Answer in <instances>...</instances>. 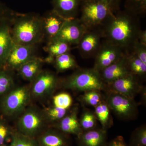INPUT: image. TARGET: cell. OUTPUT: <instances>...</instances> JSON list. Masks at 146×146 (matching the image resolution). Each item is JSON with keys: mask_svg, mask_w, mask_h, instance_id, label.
Masks as SVG:
<instances>
[{"mask_svg": "<svg viewBox=\"0 0 146 146\" xmlns=\"http://www.w3.org/2000/svg\"><path fill=\"white\" fill-rule=\"evenodd\" d=\"M104 39L127 52L141 29L138 16L125 10L115 12L100 29Z\"/></svg>", "mask_w": 146, "mask_h": 146, "instance_id": "6da1fadb", "label": "cell"}, {"mask_svg": "<svg viewBox=\"0 0 146 146\" xmlns=\"http://www.w3.org/2000/svg\"><path fill=\"white\" fill-rule=\"evenodd\" d=\"M11 21V33L15 44L37 45L44 40L42 17L39 15L15 12Z\"/></svg>", "mask_w": 146, "mask_h": 146, "instance_id": "7a4b0ae2", "label": "cell"}, {"mask_svg": "<svg viewBox=\"0 0 146 146\" xmlns=\"http://www.w3.org/2000/svg\"><path fill=\"white\" fill-rule=\"evenodd\" d=\"M60 87L76 92L107 91L99 72L93 68H80L66 78L61 79Z\"/></svg>", "mask_w": 146, "mask_h": 146, "instance_id": "3957f363", "label": "cell"}, {"mask_svg": "<svg viewBox=\"0 0 146 146\" xmlns=\"http://www.w3.org/2000/svg\"><path fill=\"white\" fill-rule=\"evenodd\" d=\"M80 9V20L88 30L101 28L118 11L107 4L96 0H83Z\"/></svg>", "mask_w": 146, "mask_h": 146, "instance_id": "277c9868", "label": "cell"}, {"mask_svg": "<svg viewBox=\"0 0 146 146\" xmlns=\"http://www.w3.org/2000/svg\"><path fill=\"white\" fill-rule=\"evenodd\" d=\"M32 100L29 86H15L0 100V116L6 119L18 118Z\"/></svg>", "mask_w": 146, "mask_h": 146, "instance_id": "5b68a950", "label": "cell"}, {"mask_svg": "<svg viewBox=\"0 0 146 146\" xmlns=\"http://www.w3.org/2000/svg\"><path fill=\"white\" fill-rule=\"evenodd\" d=\"M17 119L16 130L33 138H36L48 125L43 110L35 106H29Z\"/></svg>", "mask_w": 146, "mask_h": 146, "instance_id": "8992f818", "label": "cell"}, {"mask_svg": "<svg viewBox=\"0 0 146 146\" xmlns=\"http://www.w3.org/2000/svg\"><path fill=\"white\" fill-rule=\"evenodd\" d=\"M29 86L32 99L43 100L49 98L60 87L61 79L56 73L42 70Z\"/></svg>", "mask_w": 146, "mask_h": 146, "instance_id": "52a82bcc", "label": "cell"}, {"mask_svg": "<svg viewBox=\"0 0 146 146\" xmlns=\"http://www.w3.org/2000/svg\"><path fill=\"white\" fill-rule=\"evenodd\" d=\"M106 100L111 111L121 119L129 121L138 116V105L134 99L108 91Z\"/></svg>", "mask_w": 146, "mask_h": 146, "instance_id": "ba28073f", "label": "cell"}, {"mask_svg": "<svg viewBox=\"0 0 146 146\" xmlns=\"http://www.w3.org/2000/svg\"><path fill=\"white\" fill-rule=\"evenodd\" d=\"M125 54V52L120 47L104 39L95 56L93 68L99 72L117 61Z\"/></svg>", "mask_w": 146, "mask_h": 146, "instance_id": "9c48e42d", "label": "cell"}, {"mask_svg": "<svg viewBox=\"0 0 146 146\" xmlns=\"http://www.w3.org/2000/svg\"><path fill=\"white\" fill-rule=\"evenodd\" d=\"M37 45L14 44L4 65L3 69L14 72L36 56Z\"/></svg>", "mask_w": 146, "mask_h": 146, "instance_id": "30bf717a", "label": "cell"}, {"mask_svg": "<svg viewBox=\"0 0 146 146\" xmlns=\"http://www.w3.org/2000/svg\"><path fill=\"white\" fill-rule=\"evenodd\" d=\"M87 30L79 18L67 20L56 36L51 41L57 40L71 46H77Z\"/></svg>", "mask_w": 146, "mask_h": 146, "instance_id": "8fae6325", "label": "cell"}, {"mask_svg": "<svg viewBox=\"0 0 146 146\" xmlns=\"http://www.w3.org/2000/svg\"><path fill=\"white\" fill-rule=\"evenodd\" d=\"M107 85V91L133 99L145 88L141 84V79L131 74Z\"/></svg>", "mask_w": 146, "mask_h": 146, "instance_id": "7c38bea8", "label": "cell"}, {"mask_svg": "<svg viewBox=\"0 0 146 146\" xmlns=\"http://www.w3.org/2000/svg\"><path fill=\"white\" fill-rule=\"evenodd\" d=\"M102 39L103 38L100 29H87L77 45L82 57L95 58L100 47Z\"/></svg>", "mask_w": 146, "mask_h": 146, "instance_id": "4fadbf2b", "label": "cell"}, {"mask_svg": "<svg viewBox=\"0 0 146 146\" xmlns=\"http://www.w3.org/2000/svg\"><path fill=\"white\" fill-rule=\"evenodd\" d=\"M13 16L0 21V69L3 68L7 58L15 44L11 33V20Z\"/></svg>", "mask_w": 146, "mask_h": 146, "instance_id": "5bb4252c", "label": "cell"}, {"mask_svg": "<svg viewBox=\"0 0 146 146\" xmlns=\"http://www.w3.org/2000/svg\"><path fill=\"white\" fill-rule=\"evenodd\" d=\"M52 9L42 17V26L44 39L47 42L54 39L66 21Z\"/></svg>", "mask_w": 146, "mask_h": 146, "instance_id": "9a60e30c", "label": "cell"}, {"mask_svg": "<svg viewBox=\"0 0 146 146\" xmlns=\"http://www.w3.org/2000/svg\"><path fill=\"white\" fill-rule=\"evenodd\" d=\"M78 108L76 106L70 110L68 113L52 127L66 134L79 136L83 132L78 119Z\"/></svg>", "mask_w": 146, "mask_h": 146, "instance_id": "2e32d148", "label": "cell"}, {"mask_svg": "<svg viewBox=\"0 0 146 146\" xmlns=\"http://www.w3.org/2000/svg\"><path fill=\"white\" fill-rule=\"evenodd\" d=\"M103 81L106 85L130 74L126 63L125 54L117 61L99 72Z\"/></svg>", "mask_w": 146, "mask_h": 146, "instance_id": "e0dca14e", "label": "cell"}, {"mask_svg": "<svg viewBox=\"0 0 146 146\" xmlns=\"http://www.w3.org/2000/svg\"><path fill=\"white\" fill-rule=\"evenodd\" d=\"M39 146H69L68 134L54 128H47L36 138Z\"/></svg>", "mask_w": 146, "mask_h": 146, "instance_id": "ac0fdd59", "label": "cell"}, {"mask_svg": "<svg viewBox=\"0 0 146 146\" xmlns=\"http://www.w3.org/2000/svg\"><path fill=\"white\" fill-rule=\"evenodd\" d=\"M83 0H52V10L66 20L77 18Z\"/></svg>", "mask_w": 146, "mask_h": 146, "instance_id": "d6986e66", "label": "cell"}, {"mask_svg": "<svg viewBox=\"0 0 146 146\" xmlns=\"http://www.w3.org/2000/svg\"><path fill=\"white\" fill-rule=\"evenodd\" d=\"M106 139L107 130L102 128L84 131L77 136L79 146H104Z\"/></svg>", "mask_w": 146, "mask_h": 146, "instance_id": "ffe728a7", "label": "cell"}, {"mask_svg": "<svg viewBox=\"0 0 146 146\" xmlns=\"http://www.w3.org/2000/svg\"><path fill=\"white\" fill-rule=\"evenodd\" d=\"M44 63V59L36 56L22 65L17 72L22 78L31 82L43 70Z\"/></svg>", "mask_w": 146, "mask_h": 146, "instance_id": "44dd1931", "label": "cell"}, {"mask_svg": "<svg viewBox=\"0 0 146 146\" xmlns=\"http://www.w3.org/2000/svg\"><path fill=\"white\" fill-rule=\"evenodd\" d=\"M71 45L60 41H52L47 42L44 48L48 56L44 59L45 63L52 64L55 58L60 55L69 52L72 49Z\"/></svg>", "mask_w": 146, "mask_h": 146, "instance_id": "7402d4cb", "label": "cell"}, {"mask_svg": "<svg viewBox=\"0 0 146 146\" xmlns=\"http://www.w3.org/2000/svg\"><path fill=\"white\" fill-rule=\"evenodd\" d=\"M126 63L130 74L140 79L145 77L146 64L138 57L129 52H125Z\"/></svg>", "mask_w": 146, "mask_h": 146, "instance_id": "603a6c76", "label": "cell"}, {"mask_svg": "<svg viewBox=\"0 0 146 146\" xmlns=\"http://www.w3.org/2000/svg\"><path fill=\"white\" fill-rule=\"evenodd\" d=\"M94 113L97 120L99 121L102 128L107 130L113 124L111 110L106 100H103L98 104L94 107Z\"/></svg>", "mask_w": 146, "mask_h": 146, "instance_id": "cb8c5ba5", "label": "cell"}, {"mask_svg": "<svg viewBox=\"0 0 146 146\" xmlns=\"http://www.w3.org/2000/svg\"><path fill=\"white\" fill-rule=\"evenodd\" d=\"M52 64L56 71L59 72L79 68L75 58L70 52L56 57Z\"/></svg>", "mask_w": 146, "mask_h": 146, "instance_id": "d4e9b609", "label": "cell"}, {"mask_svg": "<svg viewBox=\"0 0 146 146\" xmlns=\"http://www.w3.org/2000/svg\"><path fill=\"white\" fill-rule=\"evenodd\" d=\"M16 86L13 72L0 69V100Z\"/></svg>", "mask_w": 146, "mask_h": 146, "instance_id": "484cf974", "label": "cell"}, {"mask_svg": "<svg viewBox=\"0 0 146 146\" xmlns=\"http://www.w3.org/2000/svg\"><path fill=\"white\" fill-rule=\"evenodd\" d=\"M70 110L63 109L53 106L46 108L43 111L48 124L51 125L52 126L65 117Z\"/></svg>", "mask_w": 146, "mask_h": 146, "instance_id": "4316f807", "label": "cell"}, {"mask_svg": "<svg viewBox=\"0 0 146 146\" xmlns=\"http://www.w3.org/2000/svg\"><path fill=\"white\" fill-rule=\"evenodd\" d=\"M10 144L12 146H39L36 138L26 136L16 130L12 135Z\"/></svg>", "mask_w": 146, "mask_h": 146, "instance_id": "83f0119b", "label": "cell"}, {"mask_svg": "<svg viewBox=\"0 0 146 146\" xmlns=\"http://www.w3.org/2000/svg\"><path fill=\"white\" fill-rule=\"evenodd\" d=\"M13 129L7 122L6 119L0 116V146H5V143L11 141Z\"/></svg>", "mask_w": 146, "mask_h": 146, "instance_id": "f1b7e54d", "label": "cell"}, {"mask_svg": "<svg viewBox=\"0 0 146 146\" xmlns=\"http://www.w3.org/2000/svg\"><path fill=\"white\" fill-rule=\"evenodd\" d=\"M97 118L94 112L89 110H86L82 113L79 123L82 130H91L96 128Z\"/></svg>", "mask_w": 146, "mask_h": 146, "instance_id": "f546056e", "label": "cell"}, {"mask_svg": "<svg viewBox=\"0 0 146 146\" xmlns=\"http://www.w3.org/2000/svg\"><path fill=\"white\" fill-rule=\"evenodd\" d=\"M52 102L54 106L69 110L72 105L73 100L70 94L62 92L53 96Z\"/></svg>", "mask_w": 146, "mask_h": 146, "instance_id": "4dcf8cb0", "label": "cell"}, {"mask_svg": "<svg viewBox=\"0 0 146 146\" xmlns=\"http://www.w3.org/2000/svg\"><path fill=\"white\" fill-rule=\"evenodd\" d=\"M125 10L138 16L145 14L146 11V0H126Z\"/></svg>", "mask_w": 146, "mask_h": 146, "instance_id": "1f68e13d", "label": "cell"}, {"mask_svg": "<svg viewBox=\"0 0 146 146\" xmlns=\"http://www.w3.org/2000/svg\"><path fill=\"white\" fill-rule=\"evenodd\" d=\"M130 146H146V127L143 125L133 131L130 141Z\"/></svg>", "mask_w": 146, "mask_h": 146, "instance_id": "d6a6232c", "label": "cell"}, {"mask_svg": "<svg viewBox=\"0 0 146 146\" xmlns=\"http://www.w3.org/2000/svg\"><path fill=\"white\" fill-rule=\"evenodd\" d=\"M80 100L85 104L93 106H96L103 100L100 91L92 90L86 91L80 97Z\"/></svg>", "mask_w": 146, "mask_h": 146, "instance_id": "836d02e7", "label": "cell"}, {"mask_svg": "<svg viewBox=\"0 0 146 146\" xmlns=\"http://www.w3.org/2000/svg\"><path fill=\"white\" fill-rule=\"evenodd\" d=\"M127 52L133 54L146 64V46L140 43L138 39L134 42Z\"/></svg>", "mask_w": 146, "mask_h": 146, "instance_id": "e575fe53", "label": "cell"}, {"mask_svg": "<svg viewBox=\"0 0 146 146\" xmlns=\"http://www.w3.org/2000/svg\"><path fill=\"white\" fill-rule=\"evenodd\" d=\"M12 12L13 11L11 10L0 1V21L10 17Z\"/></svg>", "mask_w": 146, "mask_h": 146, "instance_id": "d590c367", "label": "cell"}, {"mask_svg": "<svg viewBox=\"0 0 146 146\" xmlns=\"http://www.w3.org/2000/svg\"><path fill=\"white\" fill-rule=\"evenodd\" d=\"M104 146H128L122 136H118Z\"/></svg>", "mask_w": 146, "mask_h": 146, "instance_id": "8d00e7d4", "label": "cell"}, {"mask_svg": "<svg viewBox=\"0 0 146 146\" xmlns=\"http://www.w3.org/2000/svg\"><path fill=\"white\" fill-rule=\"evenodd\" d=\"M100 1L104 3H105L107 4L108 5L112 7L115 10H118L119 9V6L120 0H96Z\"/></svg>", "mask_w": 146, "mask_h": 146, "instance_id": "74e56055", "label": "cell"}, {"mask_svg": "<svg viewBox=\"0 0 146 146\" xmlns=\"http://www.w3.org/2000/svg\"><path fill=\"white\" fill-rule=\"evenodd\" d=\"M138 40L140 43L146 46V31L141 30L138 34Z\"/></svg>", "mask_w": 146, "mask_h": 146, "instance_id": "f35d334b", "label": "cell"}, {"mask_svg": "<svg viewBox=\"0 0 146 146\" xmlns=\"http://www.w3.org/2000/svg\"><path fill=\"white\" fill-rule=\"evenodd\" d=\"M12 146V145H11V144H10V145H9V146Z\"/></svg>", "mask_w": 146, "mask_h": 146, "instance_id": "ab89813d", "label": "cell"}]
</instances>
